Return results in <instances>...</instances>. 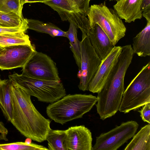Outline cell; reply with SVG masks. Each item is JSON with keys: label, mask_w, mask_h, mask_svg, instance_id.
I'll use <instances>...</instances> for the list:
<instances>
[{"label": "cell", "mask_w": 150, "mask_h": 150, "mask_svg": "<svg viewBox=\"0 0 150 150\" xmlns=\"http://www.w3.org/2000/svg\"><path fill=\"white\" fill-rule=\"evenodd\" d=\"M10 88L13 109L11 123L27 138L39 142L46 140L52 129L50 120L37 110L31 96L22 88L10 81Z\"/></svg>", "instance_id": "1"}, {"label": "cell", "mask_w": 150, "mask_h": 150, "mask_svg": "<svg viewBox=\"0 0 150 150\" xmlns=\"http://www.w3.org/2000/svg\"><path fill=\"white\" fill-rule=\"evenodd\" d=\"M97 101L91 94H75L66 95L46 107L48 116L54 122L63 124L81 118L89 112Z\"/></svg>", "instance_id": "2"}, {"label": "cell", "mask_w": 150, "mask_h": 150, "mask_svg": "<svg viewBox=\"0 0 150 150\" xmlns=\"http://www.w3.org/2000/svg\"><path fill=\"white\" fill-rule=\"evenodd\" d=\"M9 79L22 88L31 96L40 101L52 103L66 95L65 89L60 81L42 80L22 74L14 73L9 75Z\"/></svg>", "instance_id": "3"}, {"label": "cell", "mask_w": 150, "mask_h": 150, "mask_svg": "<svg viewBox=\"0 0 150 150\" xmlns=\"http://www.w3.org/2000/svg\"><path fill=\"white\" fill-rule=\"evenodd\" d=\"M150 103V62L143 66L124 91L119 110L127 113Z\"/></svg>", "instance_id": "4"}, {"label": "cell", "mask_w": 150, "mask_h": 150, "mask_svg": "<svg viewBox=\"0 0 150 150\" xmlns=\"http://www.w3.org/2000/svg\"><path fill=\"white\" fill-rule=\"evenodd\" d=\"M92 28L98 24L107 35L114 46L125 35L126 28L114 9L109 8L105 1L91 5L87 14Z\"/></svg>", "instance_id": "5"}, {"label": "cell", "mask_w": 150, "mask_h": 150, "mask_svg": "<svg viewBox=\"0 0 150 150\" xmlns=\"http://www.w3.org/2000/svg\"><path fill=\"white\" fill-rule=\"evenodd\" d=\"M82 32L81 41V63L78 76L80 79L78 86L79 90L88 91L90 83L95 74L102 60L91 45L88 37L85 31Z\"/></svg>", "instance_id": "6"}, {"label": "cell", "mask_w": 150, "mask_h": 150, "mask_svg": "<svg viewBox=\"0 0 150 150\" xmlns=\"http://www.w3.org/2000/svg\"><path fill=\"white\" fill-rule=\"evenodd\" d=\"M135 121L123 122L110 131L97 137L92 150H116L132 137L139 127Z\"/></svg>", "instance_id": "7"}, {"label": "cell", "mask_w": 150, "mask_h": 150, "mask_svg": "<svg viewBox=\"0 0 150 150\" xmlns=\"http://www.w3.org/2000/svg\"><path fill=\"white\" fill-rule=\"evenodd\" d=\"M22 74L37 79L60 81L55 63L49 56L36 52L23 67Z\"/></svg>", "instance_id": "8"}, {"label": "cell", "mask_w": 150, "mask_h": 150, "mask_svg": "<svg viewBox=\"0 0 150 150\" xmlns=\"http://www.w3.org/2000/svg\"><path fill=\"white\" fill-rule=\"evenodd\" d=\"M36 51L35 46L31 44L4 47L0 52V69L23 68Z\"/></svg>", "instance_id": "9"}, {"label": "cell", "mask_w": 150, "mask_h": 150, "mask_svg": "<svg viewBox=\"0 0 150 150\" xmlns=\"http://www.w3.org/2000/svg\"><path fill=\"white\" fill-rule=\"evenodd\" d=\"M122 47L115 46L107 56L102 60L95 74L90 83L88 91L98 93L102 88L116 63Z\"/></svg>", "instance_id": "10"}, {"label": "cell", "mask_w": 150, "mask_h": 150, "mask_svg": "<svg viewBox=\"0 0 150 150\" xmlns=\"http://www.w3.org/2000/svg\"><path fill=\"white\" fill-rule=\"evenodd\" d=\"M65 131L64 145L65 150H92V134L84 125L72 126Z\"/></svg>", "instance_id": "11"}, {"label": "cell", "mask_w": 150, "mask_h": 150, "mask_svg": "<svg viewBox=\"0 0 150 150\" xmlns=\"http://www.w3.org/2000/svg\"><path fill=\"white\" fill-rule=\"evenodd\" d=\"M89 1V0H46L43 3L56 11L64 21H67L68 16L72 13L87 16Z\"/></svg>", "instance_id": "12"}, {"label": "cell", "mask_w": 150, "mask_h": 150, "mask_svg": "<svg viewBox=\"0 0 150 150\" xmlns=\"http://www.w3.org/2000/svg\"><path fill=\"white\" fill-rule=\"evenodd\" d=\"M85 32L96 53L101 60H103L114 47L111 41L97 24Z\"/></svg>", "instance_id": "13"}, {"label": "cell", "mask_w": 150, "mask_h": 150, "mask_svg": "<svg viewBox=\"0 0 150 150\" xmlns=\"http://www.w3.org/2000/svg\"><path fill=\"white\" fill-rule=\"evenodd\" d=\"M142 0H119L113 6L114 10L121 19L130 23L142 17L140 6Z\"/></svg>", "instance_id": "14"}, {"label": "cell", "mask_w": 150, "mask_h": 150, "mask_svg": "<svg viewBox=\"0 0 150 150\" xmlns=\"http://www.w3.org/2000/svg\"><path fill=\"white\" fill-rule=\"evenodd\" d=\"M134 53L139 57H145L150 55V21L133 39Z\"/></svg>", "instance_id": "15"}, {"label": "cell", "mask_w": 150, "mask_h": 150, "mask_svg": "<svg viewBox=\"0 0 150 150\" xmlns=\"http://www.w3.org/2000/svg\"><path fill=\"white\" fill-rule=\"evenodd\" d=\"M0 108L6 118L11 123L13 120V109L9 79L0 81Z\"/></svg>", "instance_id": "16"}, {"label": "cell", "mask_w": 150, "mask_h": 150, "mask_svg": "<svg viewBox=\"0 0 150 150\" xmlns=\"http://www.w3.org/2000/svg\"><path fill=\"white\" fill-rule=\"evenodd\" d=\"M125 150H150V124L142 127L132 137Z\"/></svg>", "instance_id": "17"}, {"label": "cell", "mask_w": 150, "mask_h": 150, "mask_svg": "<svg viewBox=\"0 0 150 150\" xmlns=\"http://www.w3.org/2000/svg\"><path fill=\"white\" fill-rule=\"evenodd\" d=\"M28 29L37 32L45 33L52 37L62 36L67 37L65 32L50 23H44L39 20L27 19Z\"/></svg>", "instance_id": "18"}, {"label": "cell", "mask_w": 150, "mask_h": 150, "mask_svg": "<svg viewBox=\"0 0 150 150\" xmlns=\"http://www.w3.org/2000/svg\"><path fill=\"white\" fill-rule=\"evenodd\" d=\"M70 23L69 30L65 32L67 38L69 41L70 49L73 52L76 63L80 68L81 63V41L77 37V26L71 21H69Z\"/></svg>", "instance_id": "19"}, {"label": "cell", "mask_w": 150, "mask_h": 150, "mask_svg": "<svg viewBox=\"0 0 150 150\" xmlns=\"http://www.w3.org/2000/svg\"><path fill=\"white\" fill-rule=\"evenodd\" d=\"M26 32L20 31L0 34V46L3 47L11 45L31 44Z\"/></svg>", "instance_id": "20"}, {"label": "cell", "mask_w": 150, "mask_h": 150, "mask_svg": "<svg viewBox=\"0 0 150 150\" xmlns=\"http://www.w3.org/2000/svg\"><path fill=\"white\" fill-rule=\"evenodd\" d=\"M27 27L26 18L13 13L0 11V27L13 28Z\"/></svg>", "instance_id": "21"}, {"label": "cell", "mask_w": 150, "mask_h": 150, "mask_svg": "<svg viewBox=\"0 0 150 150\" xmlns=\"http://www.w3.org/2000/svg\"><path fill=\"white\" fill-rule=\"evenodd\" d=\"M66 136L65 130H52L49 132L46 140L49 150H65L64 142Z\"/></svg>", "instance_id": "22"}, {"label": "cell", "mask_w": 150, "mask_h": 150, "mask_svg": "<svg viewBox=\"0 0 150 150\" xmlns=\"http://www.w3.org/2000/svg\"><path fill=\"white\" fill-rule=\"evenodd\" d=\"M23 6L21 0H0V11L6 13H14L21 17H23Z\"/></svg>", "instance_id": "23"}, {"label": "cell", "mask_w": 150, "mask_h": 150, "mask_svg": "<svg viewBox=\"0 0 150 150\" xmlns=\"http://www.w3.org/2000/svg\"><path fill=\"white\" fill-rule=\"evenodd\" d=\"M44 146L31 143L18 142L6 144H0V150H48Z\"/></svg>", "instance_id": "24"}, {"label": "cell", "mask_w": 150, "mask_h": 150, "mask_svg": "<svg viewBox=\"0 0 150 150\" xmlns=\"http://www.w3.org/2000/svg\"><path fill=\"white\" fill-rule=\"evenodd\" d=\"M141 110L139 111L142 120L150 124V103L145 104Z\"/></svg>", "instance_id": "25"}, {"label": "cell", "mask_w": 150, "mask_h": 150, "mask_svg": "<svg viewBox=\"0 0 150 150\" xmlns=\"http://www.w3.org/2000/svg\"><path fill=\"white\" fill-rule=\"evenodd\" d=\"M28 29L27 27H22L7 28L0 27V34L8 33H13L20 31H25Z\"/></svg>", "instance_id": "26"}, {"label": "cell", "mask_w": 150, "mask_h": 150, "mask_svg": "<svg viewBox=\"0 0 150 150\" xmlns=\"http://www.w3.org/2000/svg\"><path fill=\"white\" fill-rule=\"evenodd\" d=\"M8 132V130L4 126V124L0 121V139L7 141L8 140L6 137Z\"/></svg>", "instance_id": "27"}, {"label": "cell", "mask_w": 150, "mask_h": 150, "mask_svg": "<svg viewBox=\"0 0 150 150\" xmlns=\"http://www.w3.org/2000/svg\"><path fill=\"white\" fill-rule=\"evenodd\" d=\"M149 9H150V0H142L140 6L141 11L142 12Z\"/></svg>", "instance_id": "28"}, {"label": "cell", "mask_w": 150, "mask_h": 150, "mask_svg": "<svg viewBox=\"0 0 150 150\" xmlns=\"http://www.w3.org/2000/svg\"><path fill=\"white\" fill-rule=\"evenodd\" d=\"M142 16L146 19L147 21H150V9L143 11L142 12Z\"/></svg>", "instance_id": "29"}, {"label": "cell", "mask_w": 150, "mask_h": 150, "mask_svg": "<svg viewBox=\"0 0 150 150\" xmlns=\"http://www.w3.org/2000/svg\"><path fill=\"white\" fill-rule=\"evenodd\" d=\"M22 5L26 3H44L46 0H21Z\"/></svg>", "instance_id": "30"}, {"label": "cell", "mask_w": 150, "mask_h": 150, "mask_svg": "<svg viewBox=\"0 0 150 150\" xmlns=\"http://www.w3.org/2000/svg\"><path fill=\"white\" fill-rule=\"evenodd\" d=\"M32 139L29 138H27L25 141V142L27 144H30L32 143Z\"/></svg>", "instance_id": "31"}, {"label": "cell", "mask_w": 150, "mask_h": 150, "mask_svg": "<svg viewBox=\"0 0 150 150\" xmlns=\"http://www.w3.org/2000/svg\"><path fill=\"white\" fill-rule=\"evenodd\" d=\"M4 49V47H3L0 46V52L3 50Z\"/></svg>", "instance_id": "32"}, {"label": "cell", "mask_w": 150, "mask_h": 150, "mask_svg": "<svg viewBox=\"0 0 150 150\" xmlns=\"http://www.w3.org/2000/svg\"><path fill=\"white\" fill-rule=\"evenodd\" d=\"M113 0L115 1H118L119 0H109V1H113Z\"/></svg>", "instance_id": "33"}, {"label": "cell", "mask_w": 150, "mask_h": 150, "mask_svg": "<svg viewBox=\"0 0 150 150\" xmlns=\"http://www.w3.org/2000/svg\"><path fill=\"white\" fill-rule=\"evenodd\" d=\"M1 80V79L0 78V81Z\"/></svg>", "instance_id": "34"}, {"label": "cell", "mask_w": 150, "mask_h": 150, "mask_svg": "<svg viewBox=\"0 0 150 150\" xmlns=\"http://www.w3.org/2000/svg\"><path fill=\"white\" fill-rule=\"evenodd\" d=\"M89 1H90L91 0H89Z\"/></svg>", "instance_id": "35"}]
</instances>
